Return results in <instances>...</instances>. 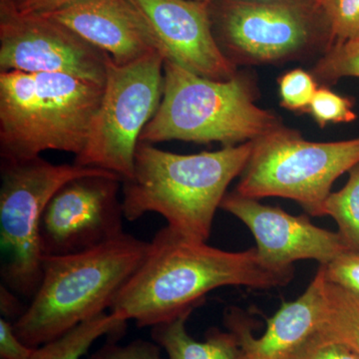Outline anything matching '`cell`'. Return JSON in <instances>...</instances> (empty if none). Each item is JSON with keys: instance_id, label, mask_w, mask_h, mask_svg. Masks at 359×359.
<instances>
[{"instance_id": "obj_1", "label": "cell", "mask_w": 359, "mask_h": 359, "mask_svg": "<svg viewBox=\"0 0 359 359\" xmlns=\"http://www.w3.org/2000/svg\"><path fill=\"white\" fill-rule=\"evenodd\" d=\"M294 271L269 268L256 248L230 252L180 235L169 226L149 242L143 263L116 297L111 313L152 327L203 304L224 287L255 290L285 287Z\"/></svg>"}, {"instance_id": "obj_2", "label": "cell", "mask_w": 359, "mask_h": 359, "mask_svg": "<svg viewBox=\"0 0 359 359\" xmlns=\"http://www.w3.org/2000/svg\"><path fill=\"white\" fill-rule=\"evenodd\" d=\"M252 147L254 141L180 155L140 142L133 176L122 181L125 219L134 222L156 212L180 235L207 242L226 189L242 175Z\"/></svg>"}, {"instance_id": "obj_3", "label": "cell", "mask_w": 359, "mask_h": 359, "mask_svg": "<svg viewBox=\"0 0 359 359\" xmlns=\"http://www.w3.org/2000/svg\"><path fill=\"white\" fill-rule=\"evenodd\" d=\"M149 242L124 233L93 249L44 256L39 289L13 330L37 348L112 308L143 263Z\"/></svg>"}, {"instance_id": "obj_4", "label": "cell", "mask_w": 359, "mask_h": 359, "mask_svg": "<svg viewBox=\"0 0 359 359\" xmlns=\"http://www.w3.org/2000/svg\"><path fill=\"white\" fill-rule=\"evenodd\" d=\"M104 87L61 73L0 72V158L83 151Z\"/></svg>"}, {"instance_id": "obj_5", "label": "cell", "mask_w": 359, "mask_h": 359, "mask_svg": "<svg viewBox=\"0 0 359 359\" xmlns=\"http://www.w3.org/2000/svg\"><path fill=\"white\" fill-rule=\"evenodd\" d=\"M257 99L247 75L212 80L165 60L162 100L140 142H219L226 147L257 140L283 126L280 117L259 107Z\"/></svg>"}, {"instance_id": "obj_6", "label": "cell", "mask_w": 359, "mask_h": 359, "mask_svg": "<svg viewBox=\"0 0 359 359\" xmlns=\"http://www.w3.org/2000/svg\"><path fill=\"white\" fill-rule=\"evenodd\" d=\"M358 163L359 137L311 142L283 125L254 141L236 191L252 199L294 201L309 216L325 217L334 182Z\"/></svg>"}, {"instance_id": "obj_7", "label": "cell", "mask_w": 359, "mask_h": 359, "mask_svg": "<svg viewBox=\"0 0 359 359\" xmlns=\"http://www.w3.org/2000/svg\"><path fill=\"white\" fill-rule=\"evenodd\" d=\"M0 162L2 283L15 294L32 299L42 278L40 224L45 208L71 180L108 171L74 163L52 164L41 156Z\"/></svg>"}, {"instance_id": "obj_8", "label": "cell", "mask_w": 359, "mask_h": 359, "mask_svg": "<svg viewBox=\"0 0 359 359\" xmlns=\"http://www.w3.org/2000/svg\"><path fill=\"white\" fill-rule=\"evenodd\" d=\"M164 62L159 52L128 65H118L106 56L102 101L74 164L105 170L122 181L133 176L142 132L162 100Z\"/></svg>"}, {"instance_id": "obj_9", "label": "cell", "mask_w": 359, "mask_h": 359, "mask_svg": "<svg viewBox=\"0 0 359 359\" xmlns=\"http://www.w3.org/2000/svg\"><path fill=\"white\" fill-rule=\"evenodd\" d=\"M313 2L214 0L212 32L222 51L238 65H278L309 55L320 44Z\"/></svg>"}, {"instance_id": "obj_10", "label": "cell", "mask_w": 359, "mask_h": 359, "mask_svg": "<svg viewBox=\"0 0 359 359\" xmlns=\"http://www.w3.org/2000/svg\"><path fill=\"white\" fill-rule=\"evenodd\" d=\"M106 56L46 14L0 1V72L61 73L104 87Z\"/></svg>"}, {"instance_id": "obj_11", "label": "cell", "mask_w": 359, "mask_h": 359, "mask_svg": "<svg viewBox=\"0 0 359 359\" xmlns=\"http://www.w3.org/2000/svg\"><path fill=\"white\" fill-rule=\"evenodd\" d=\"M121 186L119 176L106 172L79 177L61 187L42 215L43 257L84 252L123 235Z\"/></svg>"}, {"instance_id": "obj_12", "label": "cell", "mask_w": 359, "mask_h": 359, "mask_svg": "<svg viewBox=\"0 0 359 359\" xmlns=\"http://www.w3.org/2000/svg\"><path fill=\"white\" fill-rule=\"evenodd\" d=\"M221 209L247 226L256 240L259 259L275 271H294V264L302 259L325 266L349 250L337 231L321 229L306 216H294L237 191L226 194Z\"/></svg>"}, {"instance_id": "obj_13", "label": "cell", "mask_w": 359, "mask_h": 359, "mask_svg": "<svg viewBox=\"0 0 359 359\" xmlns=\"http://www.w3.org/2000/svg\"><path fill=\"white\" fill-rule=\"evenodd\" d=\"M146 21L165 60L212 80H229L237 66L224 55L212 32L211 2L131 0Z\"/></svg>"}, {"instance_id": "obj_14", "label": "cell", "mask_w": 359, "mask_h": 359, "mask_svg": "<svg viewBox=\"0 0 359 359\" xmlns=\"http://www.w3.org/2000/svg\"><path fill=\"white\" fill-rule=\"evenodd\" d=\"M43 14L70 28L118 65L159 52L150 26L131 0H76Z\"/></svg>"}, {"instance_id": "obj_15", "label": "cell", "mask_w": 359, "mask_h": 359, "mask_svg": "<svg viewBox=\"0 0 359 359\" xmlns=\"http://www.w3.org/2000/svg\"><path fill=\"white\" fill-rule=\"evenodd\" d=\"M321 283L323 275L318 269L306 292L294 302H283L269 318L266 332L261 337H254L252 325L237 311L226 314V327L238 335L248 359L294 358L320 328Z\"/></svg>"}, {"instance_id": "obj_16", "label": "cell", "mask_w": 359, "mask_h": 359, "mask_svg": "<svg viewBox=\"0 0 359 359\" xmlns=\"http://www.w3.org/2000/svg\"><path fill=\"white\" fill-rule=\"evenodd\" d=\"M194 309L173 320L151 327V337L167 353L168 359H248L244 347L235 332L212 328L204 341L194 339L187 323Z\"/></svg>"}, {"instance_id": "obj_17", "label": "cell", "mask_w": 359, "mask_h": 359, "mask_svg": "<svg viewBox=\"0 0 359 359\" xmlns=\"http://www.w3.org/2000/svg\"><path fill=\"white\" fill-rule=\"evenodd\" d=\"M318 332L359 355V295L327 282L323 275Z\"/></svg>"}, {"instance_id": "obj_18", "label": "cell", "mask_w": 359, "mask_h": 359, "mask_svg": "<svg viewBox=\"0 0 359 359\" xmlns=\"http://www.w3.org/2000/svg\"><path fill=\"white\" fill-rule=\"evenodd\" d=\"M127 323L128 320L111 311L99 314L58 339L37 347L32 359H81L100 337L121 339Z\"/></svg>"}, {"instance_id": "obj_19", "label": "cell", "mask_w": 359, "mask_h": 359, "mask_svg": "<svg viewBox=\"0 0 359 359\" xmlns=\"http://www.w3.org/2000/svg\"><path fill=\"white\" fill-rule=\"evenodd\" d=\"M348 173L346 186L325 201V217L334 219L347 248L359 252V163Z\"/></svg>"}, {"instance_id": "obj_20", "label": "cell", "mask_w": 359, "mask_h": 359, "mask_svg": "<svg viewBox=\"0 0 359 359\" xmlns=\"http://www.w3.org/2000/svg\"><path fill=\"white\" fill-rule=\"evenodd\" d=\"M314 78L334 83L340 78H359V40L335 42L313 68Z\"/></svg>"}, {"instance_id": "obj_21", "label": "cell", "mask_w": 359, "mask_h": 359, "mask_svg": "<svg viewBox=\"0 0 359 359\" xmlns=\"http://www.w3.org/2000/svg\"><path fill=\"white\" fill-rule=\"evenodd\" d=\"M280 105L292 112H308L318 82L311 73L295 68L278 78Z\"/></svg>"}, {"instance_id": "obj_22", "label": "cell", "mask_w": 359, "mask_h": 359, "mask_svg": "<svg viewBox=\"0 0 359 359\" xmlns=\"http://www.w3.org/2000/svg\"><path fill=\"white\" fill-rule=\"evenodd\" d=\"M321 8L332 44L359 40V0H325Z\"/></svg>"}, {"instance_id": "obj_23", "label": "cell", "mask_w": 359, "mask_h": 359, "mask_svg": "<svg viewBox=\"0 0 359 359\" xmlns=\"http://www.w3.org/2000/svg\"><path fill=\"white\" fill-rule=\"evenodd\" d=\"M353 102L328 88H318L314 94L308 112L323 128L328 123H349L356 119Z\"/></svg>"}, {"instance_id": "obj_24", "label": "cell", "mask_w": 359, "mask_h": 359, "mask_svg": "<svg viewBox=\"0 0 359 359\" xmlns=\"http://www.w3.org/2000/svg\"><path fill=\"white\" fill-rule=\"evenodd\" d=\"M327 282L359 295V252L347 250L330 264L320 266Z\"/></svg>"}, {"instance_id": "obj_25", "label": "cell", "mask_w": 359, "mask_h": 359, "mask_svg": "<svg viewBox=\"0 0 359 359\" xmlns=\"http://www.w3.org/2000/svg\"><path fill=\"white\" fill-rule=\"evenodd\" d=\"M118 341L119 339L109 337L89 359H168L163 358L162 348L154 341L136 339L125 346H120Z\"/></svg>"}, {"instance_id": "obj_26", "label": "cell", "mask_w": 359, "mask_h": 359, "mask_svg": "<svg viewBox=\"0 0 359 359\" xmlns=\"http://www.w3.org/2000/svg\"><path fill=\"white\" fill-rule=\"evenodd\" d=\"M292 359H359L348 347L316 332Z\"/></svg>"}, {"instance_id": "obj_27", "label": "cell", "mask_w": 359, "mask_h": 359, "mask_svg": "<svg viewBox=\"0 0 359 359\" xmlns=\"http://www.w3.org/2000/svg\"><path fill=\"white\" fill-rule=\"evenodd\" d=\"M34 351L18 337L13 323L0 318V359H32Z\"/></svg>"}, {"instance_id": "obj_28", "label": "cell", "mask_w": 359, "mask_h": 359, "mask_svg": "<svg viewBox=\"0 0 359 359\" xmlns=\"http://www.w3.org/2000/svg\"><path fill=\"white\" fill-rule=\"evenodd\" d=\"M73 1L76 0H15L11 4L20 13H47Z\"/></svg>"}, {"instance_id": "obj_29", "label": "cell", "mask_w": 359, "mask_h": 359, "mask_svg": "<svg viewBox=\"0 0 359 359\" xmlns=\"http://www.w3.org/2000/svg\"><path fill=\"white\" fill-rule=\"evenodd\" d=\"M14 294L15 292H13L4 283L0 285V311L7 320L9 318L18 320L26 309L22 308L20 302L18 301V297Z\"/></svg>"}, {"instance_id": "obj_30", "label": "cell", "mask_w": 359, "mask_h": 359, "mask_svg": "<svg viewBox=\"0 0 359 359\" xmlns=\"http://www.w3.org/2000/svg\"><path fill=\"white\" fill-rule=\"evenodd\" d=\"M200 1H208V2H212L214 1V0H200ZM266 1H271V0H266ZM292 1H306V2H313V4H318V6H323V2H325V0H292Z\"/></svg>"}, {"instance_id": "obj_31", "label": "cell", "mask_w": 359, "mask_h": 359, "mask_svg": "<svg viewBox=\"0 0 359 359\" xmlns=\"http://www.w3.org/2000/svg\"><path fill=\"white\" fill-rule=\"evenodd\" d=\"M0 1H11V2H13V1H15V0H0Z\"/></svg>"}]
</instances>
